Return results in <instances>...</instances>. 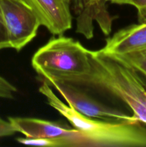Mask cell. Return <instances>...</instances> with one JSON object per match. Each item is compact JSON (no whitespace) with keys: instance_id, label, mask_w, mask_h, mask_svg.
<instances>
[{"instance_id":"cell-4","label":"cell","mask_w":146,"mask_h":147,"mask_svg":"<svg viewBox=\"0 0 146 147\" xmlns=\"http://www.w3.org/2000/svg\"><path fill=\"white\" fill-rule=\"evenodd\" d=\"M10 47L20 51L37 34L41 22L24 0H0Z\"/></svg>"},{"instance_id":"cell-5","label":"cell","mask_w":146,"mask_h":147,"mask_svg":"<svg viewBox=\"0 0 146 147\" xmlns=\"http://www.w3.org/2000/svg\"><path fill=\"white\" fill-rule=\"evenodd\" d=\"M43 80L54 88L70 107L84 116L107 121H139L133 115L126 114L95 100L76 85L51 78Z\"/></svg>"},{"instance_id":"cell-17","label":"cell","mask_w":146,"mask_h":147,"mask_svg":"<svg viewBox=\"0 0 146 147\" xmlns=\"http://www.w3.org/2000/svg\"><path fill=\"white\" fill-rule=\"evenodd\" d=\"M108 1H110L112 3L117 4H125L127 0H107Z\"/></svg>"},{"instance_id":"cell-14","label":"cell","mask_w":146,"mask_h":147,"mask_svg":"<svg viewBox=\"0 0 146 147\" xmlns=\"http://www.w3.org/2000/svg\"><path fill=\"white\" fill-rule=\"evenodd\" d=\"M16 130L8 120L0 117V138L9 136L16 133Z\"/></svg>"},{"instance_id":"cell-3","label":"cell","mask_w":146,"mask_h":147,"mask_svg":"<svg viewBox=\"0 0 146 147\" xmlns=\"http://www.w3.org/2000/svg\"><path fill=\"white\" fill-rule=\"evenodd\" d=\"M31 65L43 79L65 80L88 74L90 50L70 37L50 39L33 55Z\"/></svg>"},{"instance_id":"cell-8","label":"cell","mask_w":146,"mask_h":147,"mask_svg":"<svg viewBox=\"0 0 146 147\" xmlns=\"http://www.w3.org/2000/svg\"><path fill=\"white\" fill-rule=\"evenodd\" d=\"M41 24L54 35H62L72 27L70 4L64 0H26Z\"/></svg>"},{"instance_id":"cell-13","label":"cell","mask_w":146,"mask_h":147,"mask_svg":"<svg viewBox=\"0 0 146 147\" xmlns=\"http://www.w3.org/2000/svg\"><path fill=\"white\" fill-rule=\"evenodd\" d=\"M6 48H11V47L0 6V50Z\"/></svg>"},{"instance_id":"cell-2","label":"cell","mask_w":146,"mask_h":147,"mask_svg":"<svg viewBox=\"0 0 146 147\" xmlns=\"http://www.w3.org/2000/svg\"><path fill=\"white\" fill-rule=\"evenodd\" d=\"M39 91L52 108L81 131L82 147H146V126L140 121H107L84 116L62 101L43 80Z\"/></svg>"},{"instance_id":"cell-6","label":"cell","mask_w":146,"mask_h":147,"mask_svg":"<svg viewBox=\"0 0 146 147\" xmlns=\"http://www.w3.org/2000/svg\"><path fill=\"white\" fill-rule=\"evenodd\" d=\"M17 132L29 138H45L60 139L64 147H82V135L75 129L64 126L60 123L35 118L9 117Z\"/></svg>"},{"instance_id":"cell-19","label":"cell","mask_w":146,"mask_h":147,"mask_svg":"<svg viewBox=\"0 0 146 147\" xmlns=\"http://www.w3.org/2000/svg\"><path fill=\"white\" fill-rule=\"evenodd\" d=\"M24 1H26V0H24Z\"/></svg>"},{"instance_id":"cell-11","label":"cell","mask_w":146,"mask_h":147,"mask_svg":"<svg viewBox=\"0 0 146 147\" xmlns=\"http://www.w3.org/2000/svg\"><path fill=\"white\" fill-rule=\"evenodd\" d=\"M18 143L29 146L44 147H64L62 141L60 139H45V138H17Z\"/></svg>"},{"instance_id":"cell-12","label":"cell","mask_w":146,"mask_h":147,"mask_svg":"<svg viewBox=\"0 0 146 147\" xmlns=\"http://www.w3.org/2000/svg\"><path fill=\"white\" fill-rule=\"evenodd\" d=\"M17 92V89L14 85L0 76V98L12 99Z\"/></svg>"},{"instance_id":"cell-15","label":"cell","mask_w":146,"mask_h":147,"mask_svg":"<svg viewBox=\"0 0 146 147\" xmlns=\"http://www.w3.org/2000/svg\"><path fill=\"white\" fill-rule=\"evenodd\" d=\"M125 4L133 6L139 11L146 8V0H127Z\"/></svg>"},{"instance_id":"cell-9","label":"cell","mask_w":146,"mask_h":147,"mask_svg":"<svg viewBox=\"0 0 146 147\" xmlns=\"http://www.w3.org/2000/svg\"><path fill=\"white\" fill-rule=\"evenodd\" d=\"M146 49V22L121 29L106 40L99 50L107 55H123Z\"/></svg>"},{"instance_id":"cell-16","label":"cell","mask_w":146,"mask_h":147,"mask_svg":"<svg viewBox=\"0 0 146 147\" xmlns=\"http://www.w3.org/2000/svg\"><path fill=\"white\" fill-rule=\"evenodd\" d=\"M137 17L139 22H146V8L137 11Z\"/></svg>"},{"instance_id":"cell-18","label":"cell","mask_w":146,"mask_h":147,"mask_svg":"<svg viewBox=\"0 0 146 147\" xmlns=\"http://www.w3.org/2000/svg\"><path fill=\"white\" fill-rule=\"evenodd\" d=\"M64 1H65L67 3V4H70V1H71V0H64Z\"/></svg>"},{"instance_id":"cell-7","label":"cell","mask_w":146,"mask_h":147,"mask_svg":"<svg viewBox=\"0 0 146 147\" xmlns=\"http://www.w3.org/2000/svg\"><path fill=\"white\" fill-rule=\"evenodd\" d=\"M107 0H73L76 17V32L90 40L94 36V22L104 34L112 31L114 17L107 8Z\"/></svg>"},{"instance_id":"cell-10","label":"cell","mask_w":146,"mask_h":147,"mask_svg":"<svg viewBox=\"0 0 146 147\" xmlns=\"http://www.w3.org/2000/svg\"><path fill=\"white\" fill-rule=\"evenodd\" d=\"M109 56L134 69L140 76H143L146 80V49L123 55Z\"/></svg>"},{"instance_id":"cell-1","label":"cell","mask_w":146,"mask_h":147,"mask_svg":"<svg viewBox=\"0 0 146 147\" xmlns=\"http://www.w3.org/2000/svg\"><path fill=\"white\" fill-rule=\"evenodd\" d=\"M88 74L62 82L100 89L125 103L133 116L146 126V80L134 69L99 50H90Z\"/></svg>"}]
</instances>
